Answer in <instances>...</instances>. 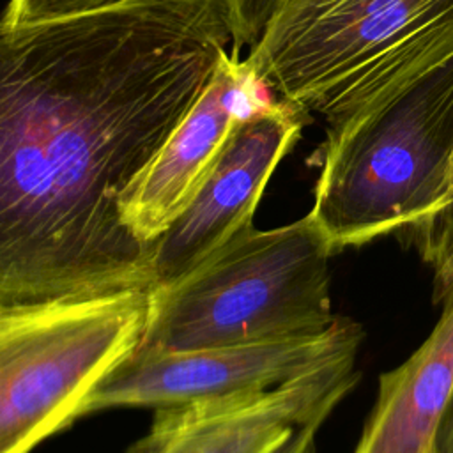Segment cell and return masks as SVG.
Here are the masks:
<instances>
[{
    "label": "cell",
    "mask_w": 453,
    "mask_h": 453,
    "mask_svg": "<svg viewBox=\"0 0 453 453\" xmlns=\"http://www.w3.org/2000/svg\"><path fill=\"white\" fill-rule=\"evenodd\" d=\"M0 28V310L152 290L122 202L237 51L228 2Z\"/></svg>",
    "instance_id": "obj_1"
},
{
    "label": "cell",
    "mask_w": 453,
    "mask_h": 453,
    "mask_svg": "<svg viewBox=\"0 0 453 453\" xmlns=\"http://www.w3.org/2000/svg\"><path fill=\"white\" fill-rule=\"evenodd\" d=\"M453 163V53L327 124L308 212L334 253L405 234L446 200Z\"/></svg>",
    "instance_id": "obj_2"
},
{
    "label": "cell",
    "mask_w": 453,
    "mask_h": 453,
    "mask_svg": "<svg viewBox=\"0 0 453 453\" xmlns=\"http://www.w3.org/2000/svg\"><path fill=\"white\" fill-rule=\"evenodd\" d=\"M334 255L310 214L271 230L253 225L175 283L152 290V308L134 352L209 347L317 334L331 311Z\"/></svg>",
    "instance_id": "obj_3"
},
{
    "label": "cell",
    "mask_w": 453,
    "mask_h": 453,
    "mask_svg": "<svg viewBox=\"0 0 453 453\" xmlns=\"http://www.w3.org/2000/svg\"><path fill=\"white\" fill-rule=\"evenodd\" d=\"M152 290L0 310V453H30L140 345Z\"/></svg>",
    "instance_id": "obj_4"
},
{
    "label": "cell",
    "mask_w": 453,
    "mask_h": 453,
    "mask_svg": "<svg viewBox=\"0 0 453 453\" xmlns=\"http://www.w3.org/2000/svg\"><path fill=\"white\" fill-rule=\"evenodd\" d=\"M453 53V0H343L244 60L262 88L308 111L333 87L372 92Z\"/></svg>",
    "instance_id": "obj_5"
},
{
    "label": "cell",
    "mask_w": 453,
    "mask_h": 453,
    "mask_svg": "<svg viewBox=\"0 0 453 453\" xmlns=\"http://www.w3.org/2000/svg\"><path fill=\"white\" fill-rule=\"evenodd\" d=\"M365 331L352 319L317 334L186 352H133L85 398L78 418L111 407H173L265 391L357 356Z\"/></svg>",
    "instance_id": "obj_6"
},
{
    "label": "cell",
    "mask_w": 453,
    "mask_h": 453,
    "mask_svg": "<svg viewBox=\"0 0 453 453\" xmlns=\"http://www.w3.org/2000/svg\"><path fill=\"white\" fill-rule=\"evenodd\" d=\"M303 110L262 101L241 117L200 186L156 241L154 288L184 278L253 225L274 168L297 142Z\"/></svg>",
    "instance_id": "obj_7"
},
{
    "label": "cell",
    "mask_w": 453,
    "mask_h": 453,
    "mask_svg": "<svg viewBox=\"0 0 453 453\" xmlns=\"http://www.w3.org/2000/svg\"><path fill=\"white\" fill-rule=\"evenodd\" d=\"M356 356L265 391L156 409L129 453H273L313 421H326L357 384Z\"/></svg>",
    "instance_id": "obj_8"
},
{
    "label": "cell",
    "mask_w": 453,
    "mask_h": 453,
    "mask_svg": "<svg viewBox=\"0 0 453 453\" xmlns=\"http://www.w3.org/2000/svg\"><path fill=\"white\" fill-rule=\"evenodd\" d=\"M235 57L237 51L223 57L196 104L122 202L126 225L147 244H156L189 202L234 124L262 103V85Z\"/></svg>",
    "instance_id": "obj_9"
},
{
    "label": "cell",
    "mask_w": 453,
    "mask_h": 453,
    "mask_svg": "<svg viewBox=\"0 0 453 453\" xmlns=\"http://www.w3.org/2000/svg\"><path fill=\"white\" fill-rule=\"evenodd\" d=\"M453 393V294L426 340L380 373L375 405L354 453H430Z\"/></svg>",
    "instance_id": "obj_10"
},
{
    "label": "cell",
    "mask_w": 453,
    "mask_h": 453,
    "mask_svg": "<svg viewBox=\"0 0 453 453\" xmlns=\"http://www.w3.org/2000/svg\"><path fill=\"white\" fill-rule=\"evenodd\" d=\"M403 235L432 271L434 301L444 303L453 294V163L444 203Z\"/></svg>",
    "instance_id": "obj_11"
},
{
    "label": "cell",
    "mask_w": 453,
    "mask_h": 453,
    "mask_svg": "<svg viewBox=\"0 0 453 453\" xmlns=\"http://www.w3.org/2000/svg\"><path fill=\"white\" fill-rule=\"evenodd\" d=\"M122 0H11L0 27H21L92 12Z\"/></svg>",
    "instance_id": "obj_12"
},
{
    "label": "cell",
    "mask_w": 453,
    "mask_h": 453,
    "mask_svg": "<svg viewBox=\"0 0 453 453\" xmlns=\"http://www.w3.org/2000/svg\"><path fill=\"white\" fill-rule=\"evenodd\" d=\"M340 2L343 0H285L264 39L251 51H267L278 48Z\"/></svg>",
    "instance_id": "obj_13"
},
{
    "label": "cell",
    "mask_w": 453,
    "mask_h": 453,
    "mask_svg": "<svg viewBox=\"0 0 453 453\" xmlns=\"http://www.w3.org/2000/svg\"><path fill=\"white\" fill-rule=\"evenodd\" d=\"M235 34V48L255 50L281 11L285 0H226Z\"/></svg>",
    "instance_id": "obj_14"
},
{
    "label": "cell",
    "mask_w": 453,
    "mask_h": 453,
    "mask_svg": "<svg viewBox=\"0 0 453 453\" xmlns=\"http://www.w3.org/2000/svg\"><path fill=\"white\" fill-rule=\"evenodd\" d=\"M322 426V421H313L308 423L301 428H297L290 439H287L280 448H276L273 453H315V439L317 432Z\"/></svg>",
    "instance_id": "obj_15"
},
{
    "label": "cell",
    "mask_w": 453,
    "mask_h": 453,
    "mask_svg": "<svg viewBox=\"0 0 453 453\" xmlns=\"http://www.w3.org/2000/svg\"><path fill=\"white\" fill-rule=\"evenodd\" d=\"M430 453H453V393L441 414Z\"/></svg>",
    "instance_id": "obj_16"
}]
</instances>
